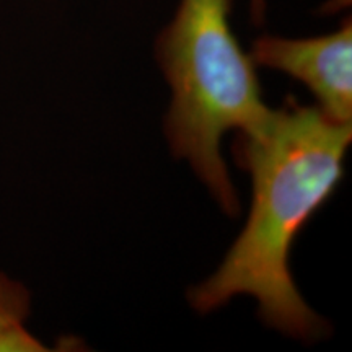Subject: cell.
Returning a JSON list of instances; mask_svg holds the SVG:
<instances>
[{"label":"cell","instance_id":"6da1fadb","mask_svg":"<svg viewBox=\"0 0 352 352\" xmlns=\"http://www.w3.org/2000/svg\"><path fill=\"white\" fill-rule=\"evenodd\" d=\"M351 140V124L292 96L272 109L261 129L240 135L233 152L252 173V210L215 274L191 289L192 308L209 314L233 297L250 296L267 327L302 341L327 334L328 323L294 284L289 254L298 232L342 179Z\"/></svg>","mask_w":352,"mask_h":352},{"label":"cell","instance_id":"7a4b0ae2","mask_svg":"<svg viewBox=\"0 0 352 352\" xmlns=\"http://www.w3.org/2000/svg\"><path fill=\"white\" fill-rule=\"evenodd\" d=\"M232 7L233 0H182L157 38L155 54L173 91L165 118L171 151L236 217L239 197L220 142L227 131L261 129L272 109L263 101L256 64L232 32Z\"/></svg>","mask_w":352,"mask_h":352},{"label":"cell","instance_id":"3957f363","mask_svg":"<svg viewBox=\"0 0 352 352\" xmlns=\"http://www.w3.org/2000/svg\"><path fill=\"white\" fill-rule=\"evenodd\" d=\"M256 65L297 78L310 88L320 109L331 120L351 124L352 118V21L342 20L334 33L289 39L272 34L256 38L250 50Z\"/></svg>","mask_w":352,"mask_h":352},{"label":"cell","instance_id":"277c9868","mask_svg":"<svg viewBox=\"0 0 352 352\" xmlns=\"http://www.w3.org/2000/svg\"><path fill=\"white\" fill-rule=\"evenodd\" d=\"M32 314V296L19 280L0 272V352L46 351L25 321Z\"/></svg>","mask_w":352,"mask_h":352},{"label":"cell","instance_id":"5b68a950","mask_svg":"<svg viewBox=\"0 0 352 352\" xmlns=\"http://www.w3.org/2000/svg\"><path fill=\"white\" fill-rule=\"evenodd\" d=\"M264 10H266V3L264 0H252V16L254 23H261L264 19Z\"/></svg>","mask_w":352,"mask_h":352}]
</instances>
